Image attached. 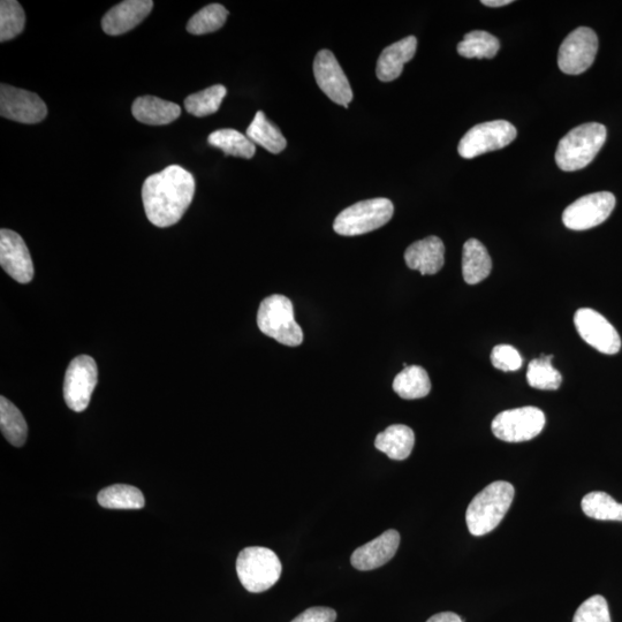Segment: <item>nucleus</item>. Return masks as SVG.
<instances>
[{
	"mask_svg": "<svg viewBox=\"0 0 622 622\" xmlns=\"http://www.w3.org/2000/svg\"><path fill=\"white\" fill-rule=\"evenodd\" d=\"M574 324L581 338L598 352L606 355L619 353L621 339L618 331L596 310L579 309L574 316Z\"/></svg>",
	"mask_w": 622,
	"mask_h": 622,
	"instance_id": "obj_13",
	"label": "nucleus"
},
{
	"mask_svg": "<svg viewBox=\"0 0 622 622\" xmlns=\"http://www.w3.org/2000/svg\"><path fill=\"white\" fill-rule=\"evenodd\" d=\"M553 356L541 355V358L529 363L527 381L532 388L544 391H556L563 383V376L552 366Z\"/></svg>",
	"mask_w": 622,
	"mask_h": 622,
	"instance_id": "obj_30",
	"label": "nucleus"
},
{
	"mask_svg": "<svg viewBox=\"0 0 622 622\" xmlns=\"http://www.w3.org/2000/svg\"><path fill=\"white\" fill-rule=\"evenodd\" d=\"M0 429L7 442L15 447L24 446L28 436V426L18 407L5 397L0 398Z\"/></svg>",
	"mask_w": 622,
	"mask_h": 622,
	"instance_id": "obj_26",
	"label": "nucleus"
},
{
	"mask_svg": "<svg viewBox=\"0 0 622 622\" xmlns=\"http://www.w3.org/2000/svg\"><path fill=\"white\" fill-rule=\"evenodd\" d=\"M518 131L505 120L476 125L461 139L458 147L462 158L472 159L503 149L517 139Z\"/></svg>",
	"mask_w": 622,
	"mask_h": 622,
	"instance_id": "obj_8",
	"label": "nucleus"
},
{
	"mask_svg": "<svg viewBox=\"0 0 622 622\" xmlns=\"http://www.w3.org/2000/svg\"><path fill=\"white\" fill-rule=\"evenodd\" d=\"M500 43L497 37L483 30H474L465 35L458 44V53L468 59H492L497 56Z\"/></svg>",
	"mask_w": 622,
	"mask_h": 622,
	"instance_id": "obj_28",
	"label": "nucleus"
},
{
	"mask_svg": "<svg viewBox=\"0 0 622 622\" xmlns=\"http://www.w3.org/2000/svg\"><path fill=\"white\" fill-rule=\"evenodd\" d=\"M492 366L504 373H512L522 367V356L510 345H498L491 353Z\"/></svg>",
	"mask_w": 622,
	"mask_h": 622,
	"instance_id": "obj_35",
	"label": "nucleus"
},
{
	"mask_svg": "<svg viewBox=\"0 0 622 622\" xmlns=\"http://www.w3.org/2000/svg\"><path fill=\"white\" fill-rule=\"evenodd\" d=\"M226 95L227 89L224 86H212L188 96L185 100L186 111L199 118L214 115L221 108Z\"/></svg>",
	"mask_w": 622,
	"mask_h": 622,
	"instance_id": "obj_31",
	"label": "nucleus"
},
{
	"mask_svg": "<svg viewBox=\"0 0 622 622\" xmlns=\"http://www.w3.org/2000/svg\"><path fill=\"white\" fill-rule=\"evenodd\" d=\"M407 267L421 272V275H436L445 263V246L435 235L416 241L405 253Z\"/></svg>",
	"mask_w": 622,
	"mask_h": 622,
	"instance_id": "obj_18",
	"label": "nucleus"
},
{
	"mask_svg": "<svg viewBox=\"0 0 622 622\" xmlns=\"http://www.w3.org/2000/svg\"><path fill=\"white\" fill-rule=\"evenodd\" d=\"M136 120L150 126H164L173 123L181 116L178 104L164 101L156 96L136 98L132 106Z\"/></svg>",
	"mask_w": 622,
	"mask_h": 622,
	"instance_id": "obj_20",
	"label": "nucleus"
},
{
	"mask_svg": "<svg viewBox=\"0 0 622 622\" xmlns=\"http://www.w3.org/2000/svg\"><path fill=\"white\" fill-rule=\"evenodd\" d=\"M154 9L151 0H126L104 15L102 28L110 36L124 35L139 26Z\"/></svg>",
	"mask_w": 622,
	"mask_h": 622,
	"instance_id": "obj_17",
	"label": "nucleus"
},
{
	"mask_svg": "<svg viewBox=\"0 0 622 622\" xmlns=\"http://www.w3.org/2000/svg\"><path fill=\"white\" fill-rule=\"evenodd\" d=\"M208 142L223 150L225 155L250 159L256 154L255 143L247 135L230 128L211 133Z\"/></svg>",
	"mask_w": 622,
	"mask_h": 622,
	"instance_id": "obj_27",
	"label": "nucleus"
},
{
	"mask_svg": "<svg viewBox=\"0 0 622 622\" xmlns=\"http://www.w3.org/2000/svg\"><path fill=\"white\" fill-rule=\"evenodd\" d=\"M582 511L588 518L598 521H622V504L608 493L594 491L582 499Z\"/></svg>",
	"mask_w": 622,
	"mask_h": 622,
	"instance_id": "obj_29",
	"label": "nucleus"
},
{
	"mask_svg": "<svg viewBox=\"0 0 622 622\" xmlns=\"http://www.w3.org/2000/svg\"><path fill=\"white\" fill-rule=\"evenodd\" d=\"M616 203V197L610 192L583 196L566 208L563 223L567 229L573 231L593 229L610 217Z\"/></svg>",
	"mask_w": 622,
	"mask_h": 622,
	"instance_id": "obj_10",
	"label": "nucleus"
},
{
	"mask_svg": "<svg viewBox=\"0 0 622 622\" xmlns=\"http://www.w3.org/2000/svg\"><path fill=\"white\" fill-rule=\"evenodd\" d=\"M0 115L17 123L33 125L47 118L48 108L42 98L32 91L3 83L0 88Z\"/></svg>",
	"mask_w": 622,
	"mask_h": 622,
	"instance_id": "obj_12",
	"label": "nucleus"
},
{
	"mask_svg": "<svg viewBox=\"0 0 622 622\" xmlns=\"http://www.w3.org/2000/svg\"><path fill=\"white\" fill-rule=\"evenodd\" d=\"M393 390L402 399L414 400L427 397L431 391V382L426 369L420 366H408L397 375Z\"/></svg>",
	"mask_w": 622,
	"mask_h": 622,
	"instance_id": "obj_23",
	"label": "nucleus"
},
{
	"mask_svg": "<svg viewBox=\"0 0 622 622\" xmlns=\"http://www.w3.org/2000/svg\"><path fill=\"white\" fill-rule=\"evenodd\" d=\"M400 544L397 530H388L381 536L353 552L351 561L356 570L373 571L388 564L396 556Z\"/></svg>",
	"mask_w": 622,
	"mask_h": 622,
	"instance_id": "obj_16",
	"label": "nucleus"
},
{
	"mask_svg": "<svg viewBox=\"0 0 622 622\" xmlns=\"http://www.w3.org/2000/svg\"><path fill=\"white\" fill-rule=\"evenodd\" d=\"M282 571L276 553L261 546L242 550L237 560L239 580L249 593L260 594L269 590L278 582Z\"/></svg>",
	"mask_w": 622,
	"mask_h": 622,
	"instance_id": "obj_5",
	"label": "nucleus"
},
{
	"mask_svg": "<svg viewBox=\"0 0 622 622\" xmlns=\"http://www.w3.org/2000/svg\"><path fill=\"white\" fill-rule=\"evenodd\" d=\"M314 74L318 87L332 102L345 106L353 101V91L337 58L329 50L317 53L314 60Z\"/></svg>",
	"mask_w": 622,
	"mask_h": 622,
	"instance_id": "obj_14",
	"label": "nucleus"
},
{
	"mask_svg": "<svg viewBox=\"0 0 622 622\" xmlns=\"http://www.w3.org/2000/svg\"><path fill=\"white\" fill-rule=\"evenodd\" d=\"M483 5L488 7H503L512 4V0H482Z\"/></svg>",
	"mask_w": 622,
	"mask_h": 622,
	"instance_id": "obj_38",
	"label": "nucleus"
},
{
	"mask_svg": "<svg viewBox=\"0 0 622 622\" xmlns=\"http://www.w3.org/2000/svg\"><path fill=\"white\" fill-rule=\"evenodd\" d=\"M337 619V612L330 608H310L301 613L300 616L295 618L292 622H335Z\"/></svg>",
	"mask_w": 622,
	"mask_h": 622,
	"instance_id": "obj_36",
	"label": "nucleus"
},
{
	"mask_svg": "<svg viewBox=\"0 0 622 622\" xmlns=\"http://www.w3.org/2000/svg\"><path fill=\"white\" fill-rule=\"evenodd\" d=\"M597 51L598 37L594 30L580 27L568 35L560 45L558 66L565 74H582L594 64Z\"/></svg>",
	"mask_w": 622,
	"mask_h": 622,
	"instance_id": "obj_11",
	"label": "nucleus"
},
{
	"mask_svg": "<svg viewBox=\"0 0 622 622\" xmlns=\"http://www.w3.org/2000/svg\"><path fill=\"white\" fill-rule=\"evenodd\" d=\"M195 179L179 165H170L144 181L142 201L151 224L170 227L177 224L191 206Z\"/></svg>",
	"mask_w": 622,
	"mask_h": 622,
	"instance_id": "obj_1",
	"label": "nucleus"
},
{
	"mask_svg": "<svg viewBox=\"0 0 622 622\" xmlns=\"http://www.w3.org/2000/svg\"><path fill=\"white\" fill-rule=\"evenodd\" d=\"M229 17V11L221 4H211L199 12L188 21V33L193 35H206L221 29Z\"/></svg>",
	"mask_w": 622,
	"mask_h": 622,
	"instance_id": "obj_32",
	"label": "nucleus"
},
{
	"mask_svg": "<svg viewBox=\"0 0 622 622\" xmlns=\"http://www.w3.org/2000/svg\"><path fill=\"white\" fill-rule=\"evenodd\" d=\"M394 214L393 203L388 199H371L353 204L337 216L333 230L344 237H356L381 229Z\"/></svg>",
	"mask_w": 622,
	"mask_h": 622,
	"instance_id": "obj_6",
	"label": "nucleus"
},
{
	"mask_svg": "<svg viewBox=\"0 0 622 622\" xmlns=\"http://www.w3.org/2000/svg\"><path fill=\"white\" fill-rule=\"evenodd\" d=\"M416 49L417 40L415 36H408L406 39L385 48L378 58L377 78L383 82L397 80L404 71L405 64L414 58Z\"/></svg>",
	"mask_w": 622,
	"mask_h": 622,
	"instance_id": "obj_19",
	"label": "nucleus"
},
{
	"mask_svg": "<svg viewBox=\"0 0 622 622\" xmlns=\"http://www.w3.org/2000/svg\"><path fill=\"white\" fill-rule=\"evenodd\" d=\"M415 445L414 431L404 424L394 426L378 434L375 446L378 451L388 455L392 460H406L411 455Z\"/></svg>",
	"mask_w": 622,
	"mask_h": 622,
	"instance_id": "obj_22",
	"label": "nucleus"
},
{
	"mask_svg": "<svg viewBox=\"0 0 622 622\" xmlns=\"http://www.w3.org/2000/svg\"><path fill=\"white\" fill-rule=\"evenodd\" d=\"M573 622H611L608 602L601 595L588 598L576 610Z\"/></svg>",
	"mask_w": 622,
	"mask_h": 622,
	"instance_id": "obj_34",
	"label": "nucleus"
},
{
	"mask_svg": "<svg viewBox=\"0 0 622 622\" xmlns=\"http://www.w3.org/2000/svg\"><path fill=\"white\" fill-rule=\"evenodd\" d=\"M98 382L97 364L88 355L77 356L68 366L64 379V399L73 412L86 411Z\"/></svg>",
	"mask_w": 622,
	"mask_h": 622,
	"instance_id": "obj_9",
	"label": "nucleus"
},
{
	"mask_svg": "<svg viewBox=\"0 0 622 622\" xmlns=\"http://www.w3.org/2000/svg\"><path fill=\"white\" fill-rule=\"evenodd\" d=\"M427 622H464V620L453 612H442L435 614Z\"/></svg>",
	"mask_w": 622,
	"mask_h": 622,
	"instance_id": "obj_37",
	"label": "nucleus"
},
{
	"mask_svg": "<svg viewBox=\"0 0 622 622\" xmlns=\"http://www.w3.org/2000/svg\"><path fill=\"white\" fill-rule=\"evenodd\" d=\"M26 15L17 0H3L0 3V42L13 40L24 32Z\"/></svg>",
	"mask_w": 622,
	"mask_h": 622,
	"instance_id": "obj_33",
	"label": "nucleus"
},
{
	"mask_svg": "<svg viewBox=\"0 0 622 622\" xmlns=\"http://www.w3.org/2000/svg\"><path fill=\"white\" fill-rule=\"evenodd\" d=\"M0 265L15 282H32L35 272L32 256L17 232L5 229L0 231Z\"/></svg>",
	"mask_w": 622,
	"mask_h": 622,
	"instance_id": "obj_15",
	"label": "nucleus"
},
{
	"mask_svg": "<svg viewBox=\"0 0 622 622\" xmlns=\"http://www.w3.org/2000/svg\"><path fill=\"white\" fill-rule=\"evenodd\" d=\"M246 135L252 142L267 149L271 154L282 153L287 146L283 133L275 124L271 123L262 111L256 113Z\"/></svg>",
	"mask_w": 622,
	"mask_h": 622,
	"instance_id": "obj_24",
	"label": "nucleus"
},
{
	"mask_svg": "<svg viewBox=\"0 0 622 622\" xmlns=\"http://www.w3.org/2000/svg\"><path fill=\"white\" fill-rule=\"evenodd\" d=\"M545 427V415L540 408L528 406L498 414L491 429L500 441L521 443L532 441Z\"/></svg>",
	"mask_w": 622,
	"mask_h": 622,
	"instance_id": "obj_7",
	"label": "nucleus"
},
{
	"mask_svg": "<svg viewBox=\"0 0 622 622\" xmlns=\"http://www.w3.org/2000/svg\"><path fill=\"white\" fill-rule=\"evenodd\" d=\"M492 261L481 241L469 239L462 250V275L469 285L483 282L490 276Z\"/></svg>",
	"mask_w": 622,
	"mask_h": 622,
	"instance_id": "obj_21",
	"label": "nucleus"
},
{
	"mask_svg": "<svg viewBox=\"0 0 622 622\" xmlns=\"http://www.w3.org/2000/svg\"><path fill=\"white\" fill-rule=\"evenodd\" d=\"M98 503L110 510H141L146 505L143 493L132 485L116 484L98 493Z\"/></svg>",
	"mask_w": 622,
	"mask_h": 622,
	"instance_id": "obj_25",
	"label": "nucleus"
},
{
	"mask_svg": "<svg viewBox=\"0 0 622 622\" xmlns=\"http://www.w3.org/2000/svg\"><path fill=\"white\" fill-rule=\"evenodd\" d=\"M257 325L264 335L285 346L297 347L303 343V332L295 322L293 303L284 295H271L261 302Z\"/></svg>",
	"mask_w": 622,
	"mask_h": 622,
	"instance_id": "obj_4",
	"label": "nucleus"
},
{
	"mask_svg": "<svg viewBox=\"0 0 622 622\" xmlns=\"http://www.w3.org/2000/svg\"><path fill=\"white\" fill-rule=\"evenodd\" d=\"M608 136L606 127L598 123L575 127L560 140L556 153L558 168L565 172L580 171L594 161Z\"/></svg>",
	"mask_w": 622,
	"mask_h": 622,
	"instance_id": "obj_3",
	"label": "nucleus"
},
{
	"mask_svg": "<svg viewBox=\"0 0 622 622\" xmlns=\"http://www.w3.org/2000/svg\"><path fill=\"white\" fill-rule=\"evenodd\" d=\"M515 496L511 483L493 482L472 500L466 512L467 527L473 536H484L495 530L510 510Z\"/></svg>",
	"mask_w": 622,
	"mask_h": 622,
	"instance_id": "obj_2",
	"label": "nucleus"
}]
</instances>
